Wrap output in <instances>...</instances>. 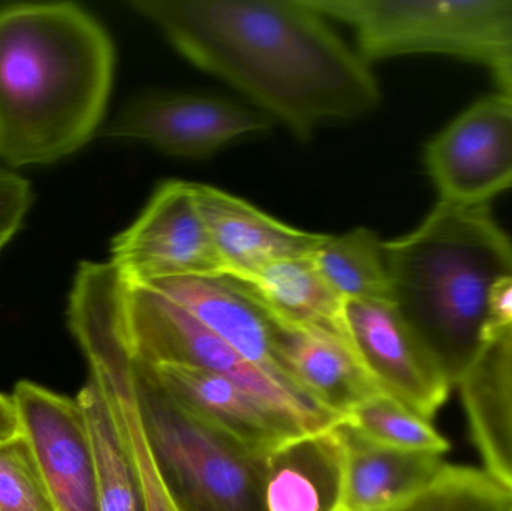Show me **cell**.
Returning a JSON list of instances; mask_svg holds the SVG:
<instances>
[{"label": "cell", "instance_id": "1", "mask_svg": "<svg viewBox=\"0 0 512 511\" xmlns=\"http://www.w3.org/2000/svg\"><path fill=\"white\" fill-rule=\"evenodd\" d=\"M198 68L221 78L309 140L330 120L354 119L381 101L369 63L307 0H134Z\"/></svg>", "mask_w": 512, "mask_h": 511}, {"label": "cell", "instance_id": "2", "mask_svg": "<svg viewBox=\"0 0 512 511\" xmlns=\"http://www.w3.org/2000/svg\"><path fill=\"white\" fill-rule=\"evenodd\" d=\"M116 51L107 29L74 3L0 8V159L53 164L98 131Z\"/></svg>", "mask_w": 512, "mask_h": 511}, {"label": "cell", "instance_id": "3", "mask_svg": "<svg viewBox=\"0 0 512 511\" xmlns=\"http://www.w3.org/2000/svg\"><path fill=\"white\" fill-rule=\"evenodd\" d=\"M385 252L391 303L456 386L487 344L493 291L512 276V240L487 204L439 200Z\"/></svg>", "mask_w": 512, "mask_h": 511}, {"label": "cell", "instance_id": "4", "mask_svg": "<svg viewBox=\"0 0 512 511\" xmlns=\"http://www.w3.org/2000/svg\"><path fill=\"white\" fill-rule=\"evenodd\" d=\"M111 303L123 342L138 362L188 366L222 375L309 435L346 422L316 404L291 381L249 362L173 300L146 285L126 281L114 266Z\"/></svg>", "mask_w": 512, "mask_h": 511}, {"label": "cell", "instance_id": "5", "mask_svg": "<svg viewBox=\"0 0 512 511\" xmlns=\"http://www.w3.org/2000/svg\"><path fill=\"white\" fill-rule=\"evenodd\" d=\"M134 369L144 428L179 510L265 511L267 455H256L225 437L186 410L135 362Z\"/></svg>", "mask_w": 512, "mask_h": 511}, {"label": "cell", "instance_id": "6", "mask_svg": "<svg viewBox=\"0 0 512 511\" xmlns=\"http://www.w3.org/2000/svg\"><path fill=\"white\" fill-rule=\"evenodd\" d=\"M348 24L364 62L436 53L489 63L507 47L512 0H307Z\"/></svg>", "mask_w": 512, "mask_h": 511}, {"label": "cell", "instance_id": "7", "mask_svg": "<svg viewBox=\"0 0 512 511\" xmlns=\"http://www.w3.org/2000/svg\"><path fill=\"white\" fill-rule=\"evenodd\" d=\"M111 267L81 263L68 303V324L110 408L129 461L137 474L144 511H180L153 455L135 383L134 362L123 342L111 303Z\"/></svg>", "mask_w": 512, "mask_h": 511}, {"label": "cell", "instance_id": "8", "mask_svg": "<svg viewBox=\"0 0 512 511\" xmlns=\"http://www.w3.org/2000/svg\"><path fill=\"white\" fill-rule=\"evenodd\" d=\"M110 263L134 284L227 276L194 197V183L162 182L111 242Z\"/></svg>", "mask_w": 512, "mask_h": 511}, {"label": "cell", "instance_id": "9", "mask_svg": "<svg viewBox=\"0 0 512 511\" xmlns=\"http://www.w3.org/2000/svg\"><path fill=\"white\" fill-rule=\"evenodd\" d=\"M441 201L489 206L512 188V96H489L463 111L426 147Z\"/></svg>", "mask_w": 512, "mask_h": 511}, {"label": "cell", "instance_id": "10", "mask_svg": "<svg viewBox=\"0 0 512 511\" xmlns=\"http://www.w3.org/2000/svg\"><path fill=\"white\" fill-rule=\"evenodd\" d=\"M26 438L56 511H101L95 456L77 399L33 381L11 393Z\"/></svg>", "mask_w": 512, "mask_h": 511}, {"label": "cell", "instance_id": "11", "mask_svg": "<svg viewBox=\"0 0 512 511\" xmlns=\"http://www.w3.org/2000/svg\"><path fill=\"white\" fill-rule=\"evenodd\" d=\"M349 338L385 395L432 420L454 384L390 302H346Z\"/></svg>", "mask_w": 512, "mask_h": 511}, {"label": "cell", "instance_id": "12", "mask_svg": "<svg viewBox=\"0 0 512 511\" xmlns=\"http://www.w3.org/2000/svg\"><path fill=\"white\" fill-rule=\"evenodd\" d=\"M267 116L210 96L158 93L135 99L105 135L140 140L167 155L204 158L237 138L270 129Z\"/></svg>", "mask_w": 512, "mask_h": 511}, {"label": "cell", "instance_id": "13", "mask_svg": "<svg viewBox=\"0 0 512 511\" xmlns=\"http://www.w3.org/2000/svg\"><path fill=\"white\" fill-rule=\"evenodd\" d=\"M132 360L186 410L256 455H270L309 435L222 375L188 366L147 365L134 357Z\"/></svg>", "mask_w": 512, "mask_h": 511}, {"label": "cell", "instance_id": "14", "mask_svg": "<svg viewBox=\"0 0 512 511\" xmlns=\"http://www.w3.org/2000/svg\"><path fill=\"white\" fill-rule=\"evenodd\" d=\"M194 197L227 276L237 281L276 261L312 255L325 237L283 224L215 186L194 183Z\"/></svg>", "mask_w": 512, "mask_h": 511}, {"label": "cell", "instance_id": "15", "mask_svg": "<svg viewBox=\"0 0 512 511\" xmlns=\"http://www.w3.org/2000/svg\"><path fill=\"white\" fill-rule=\"evenodd\" d=\"M274 350L286 377L342 419L348 420L358 405L384 393L364 368L351 339L336 333L274 321Z\"/></svg>", "mask_w": 512, "mask_h": 511}, {"label": "cell", "instance_id": "16", "mask_svg": "<svg viewBox=\"0 0 512 511\" xmlns=\"http://www.w3.org/2000/svg\"><path fill=\"white\" fill-rule=\"evenodd\" d=\"M456 386L484 471L512 494V327L484 345Z\"/></svg>", "mask_w": 512, "mask_h": 511}, {"label": "cell", "instance_id": "17", "mask_svg": "<svg viewBox=\"0 0 512 511\" xmlns=\"http://www.w3.org/2000/svg\"><path fill=\"white\" fill-rule=\"evenodd\" d=\"M140 285L182 306L249 362L289 380L277 362L274 321L236 279L230 276L177 278Z\"/></svg>", "mask_w": 512, "mask_h": 511}, {"label": "cell", "instance_id": "18", "mask_svg": "<svg viewBox=\"0 0 512 511\" xmlns=\"http://www.w3.org/2000/svg\"><path fill=\"white\" fill-rule=\"evenodd\" d=\"M337 426L265 456V511H345V450Z\"/></svg>", "mask_w": 512, "mask_h": 511}, {"label": "cell", "instance_id": "19", "mask_svg": "<svg viewBox=\"0 0 512 511\" xmlns=\"http://www.w3.org/2000/svg\"><path fill=\"white\" fill-rule=\"evenodd\" d=\"M345 450L343 510L391 511L444 470L442 456L402 452L366 440L348 422L337 426Z\"/></svg>", "mask_w": 512, "mask_h": 511}, {"label": "cell", "instance_id": "20", "mask_svg": "<svg viewBox=\"0 0 512 511\" xmlns=\"http://www.w3.org/2000/svg\"><path fill=\"white\" fill-rule=\"evenodd\" d=\"M237 282L276 323L315 327L351 339L345 302L322 278L312 255L276 261Z\"/></svg>", "mask_w": 512, "mask_h": 511}, {"label": "cell", "instance_id": "21", "mask_svg": "<svg viewBox=\"0 0 512 511\" xmlns=\"http://www.w3.org/2000/svg\"><path fill=\"white\" fill-rule=\"evenodd\" d=\"M312 260L343 302L391 303L385 242L369 228H355L340 236L325 234Z\"/></svg>", "mask_w": 512, "mask_h": 511}, {"label": "cell", "instance_id": "22", "mask_svg": "<svg viewBox=\"0 0 512 511\" xmlns=\"http://www.w3.org/2000/svg\"><path fill=\"white\" fill-rule=\"evenodd\" d=\"M75 399L92 441L101 511H144L137 474L98 384L89 377Z\"/></svg>", "mask_w": 512, "mask_h": 511}, {"label": "cell", "instance_id": "23", "mask_svg": "<svg viewBox=\"0 0 512 511\" xmlns=\"http://www.w3.org/2000/svg\"><path fill=\"white\" fill-rule=\"evenodd\" d=\"M348 423L366 440L388 449L438 456L450 452L447 438L430 420L385 393L358 405L349 414Z\"/></svg>", "mask_w": 512, "mask_h": 511}, {"label": "cell", "instance_id": "24", "mask_svg": "<svg viewBox=\"0 0 512 511\" xmlns=\"http://www.w3.org/2000/svg\"><path fill=\"white\" fill-rule=\"evenodd\" d=\"M512 494L484 470L445 465L429 486L391 511H510Z\"/></svg>", "mask_w": 512, "mask_h": 511}, {"label": "cell", "instance_id": "25", "mask_svg": "<svg viewBox=\"0 0 512 511\" xmlns=\"http://www.w3.org/2000/svg\"><path fill=\"white\" fill-rule=\"evenodd\" d=\"M0 511H56L23 434L0 441Z\"/></svg>", "mask_w": 512, "mask_h": 511}, {"label": "cell", "instance_id": "26", "mask_svg": "<svg viewBox=\"0 0 512 511\" xmlns=\"http://www.w3.org/2000/svg\"><path fill=\"white\" fill-rule=\"evenodd\" d=\"M32 204V189L20 174L0 167V252L23 225Z\"/></svg>", "mask_w": 512, "mask_h": 511}, {"label": "cell", "instance_id": "27", "mask_svg": "<svg viewBox=\"0 0 512 511\" xmlns=\"http://www.w3.org/2000/svg\"><path fill=\"white\" fill-rule=\"evenodd\" d=\"M510 327H512V276L504 279L493 291L487 342Z\"/></svg>", "mask_w": 512, "mask_h": 511}, {"label": "cell", "instance_id": "28", "mask_svg": "<svg viewBox=\"0 0 512 511\" xmlns=\"http://www.w3.org/2000/svg\"><path fill=\"white\" fill-rule=\"evenodd\" d=\"M21 434L20 422L11 396L0 393V441L9 440Z\"/></svg>", "mask_w": 512, "mask_h": 511}, {"label": "cell", "instance_id": "29", "mask_svg": "<svg viewBox=\"0 0 512 511\" xmlns=\"http://www.w3.org/2000/svg\"><path fill=\"white\" fill-rule=\"evenodd\" d=\"M502 93L512 96V47L505 48L489 62Z\"/></svg>", "mask_w": 512, "mask_h": 511}, {"label": "cell", "instance_id": "30", "mask_svg": "<svg viewBox=\"0 0 512 511\" xmlns=\"http://www.w3.org/2000/svg\"><path fill=\"white\" fill-rule=\"evenodd\" d=\"M512 47V17H511V21H510V29H508V38H507V47L505 48H510ZM504 48V50H505ZM502 50V51H504Z\"/></svg>", "mask_w": 512, "mask_h": 511}, {"label": "cell", "instance_id": "31", "mask_svg": "<svg viewBox=\"0 0 512 511\" xmlns=\"http://www.w3.org/2000/svg\"><path fill=\"white\" fill-rule=\"evenodd\" d=\"M510 511H512V509Z\"/></svg>", "mask_w": 512, "mask_h": 511}]
</instances>
